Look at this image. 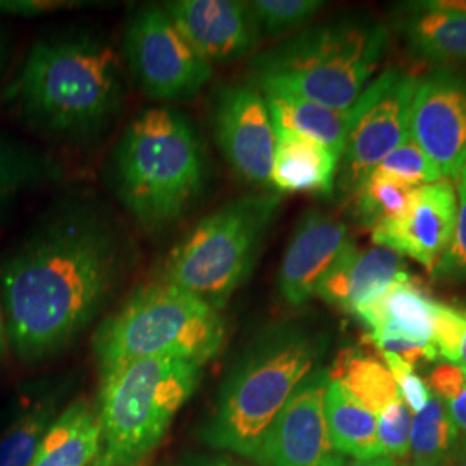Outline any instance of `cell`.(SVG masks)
<instances>
[{
    "label": "cell",
    "instance_id": "obj_1",
    "mask_svg": "<svg viewBox=\"0 0 466 466\" xmlns=\"http://www.w3.org/2000/svg\"><path fill=\"white\" fill-rule=\"evenodd\" d=\"M132 263L116 221L75 199L36 227L0 268L9 346L26 363L66 350L113 298Z\"/></svg>",
    "mask_w": 466,
    "mask_h": 466
},
{
    "label": "cell",
    "instance_id": "obj_2",
    "mask_svg": "<svg viewBox=\"0 0 466 466\" xmlns=\"http://www.w3.org/2000/svg\"><path fill=\"white\" fill-rule=\"evenodd\" d=\"M15 90L23 115L36 128L65 138L90 137L123 104L121 57L90 32L44 38L28 52Z\"/></svg>",
    "mask_w": 466,
    "mask_h": 466
},
{
    "label": "cell",
    "instance_id": "obj_3",
    "mask_svg": "<svg viewBox=\"0 0 466 466\" xmlns=\"http://www.w3.org/2000/svg\"><path fill=\"white\" fill-rule=\"evenodd\" d=\"M327 342L300 323H277L258 333L225 377L200 441L254 460L287 400L319 367Z\"/></svg>",
    "mask_w": 466,
    "mask_h": 466
},
{
    "label": "cell",
    "instance_id": "obj_4",
    "mask_svg": "<svg viewBox=\"0 0 466 466\" xmlns=\"http://www.w3.org/2000/svg\"><path fill=\"white\" fill-rule=\"evenodd\" d=\"M111 173L117 199L147 232L182 219L208 178L196 128L171 107H149L135 117L117 142Z\"/></svg>",
    "mask_w": 466,
    "mask_h": 466
},
{
    "label": "cell",
    "instance_id": "obj_5",
    "mask_svg": "<svg viewBox=\"0 0 466 466\" xmlns=\"http://www.w3.org/2000/svg\"><path fill=\"white\" fill-rule=\"evenodd\" d=\"M387 28L371 19L311 26L252 57L250 85L348 111L367 90L387 46Z\"/></svg>",
    "mask_w": 466,
    "mask_h": 466
},
{
    "label": "cell",
    "instance_id": "obj_6",
    "mask_svg": "<svg viewBox=\"0 0 466 466\" xmlns=\"http://www.w3.org/2000/svg\"><path fill=\"white\" fill-rule=\"evenodd\" d=\"M225 319L208 302L165 282L138 287L92 337L100 377L127 363L175 358L199 367L213 361L225 344Z\"/></svg>",
    "mask_w": 466,
    "mask_h": 466
},
{
    "label": "cell",
    "instance_id": "obj_7",
    "mask_svg": "<svg viewBox=\"0 0 466 466\" xmlns=\"http://www.w3.org/2000/svg\"><path fill=\"white\" fill-rule=\"evenodd\" d=\"M202 370L184 360L152 358L102 375L96 404L102 451L94 466L140 465L198 390Z\"/></svg>",
    "mask_w": 466,
    "mask_h": 466
},
{
    "label": "cell",
    "instance_id": "obj_8",
    "mask_svg": "<svg viewBox=\"0 0 466 466\" xmlns=\"http://www.w3.org/2000/svg\"><path fill=\"white\" fill-rule=\"evenodd\" d=\"M279 208L280 194L269 192L223 204L169 250L161 280L221 311L249 279Z\"/></svg>",
    "mask_w": 466,
    "mask_h": 466
},
{
    "label": "cell",
    "instance_id": "obj_9",
    "mask_svg": "<svg viewBox=\"0 0 466 466\" xmlns=\"http://www.w3.org/2000/svg\"><path fill=\"white\" fill-rule=\"evenodd\" d=\"M123 54L135 84L150 99L194 97L213 76V65L190 46L165 5H146L130 17Z\"/></svg>",
    "mask_w": 466,
    "mask_h": 466
},
{
    "label": "cell",
    "instance_id": "obj_10",
    "mask_svg": "<svg viewBox=\"0 0 466 466\" xmlns=\"http://www.w3.org/2000/svg\"><path fill=\"white\" fill-rule=\"evenodd\" d=\"M418 80L390 67L352 106V123L339 163V190L352 196L368 175L410 137Z\"/></svg>",
    "mask_w": 466,
    "mask_h": 466
},
{
    "label": "cell",
    "instance_id": "obj_11",
    "mask_svg": "<svg viewBox=\"0 0 466 466\" xmlns=\"http://www.w3.org/2000/svg\"><path fill=\"white\" fill-rule=\"evenodd\" d=\"M211 127L218 149L248 184L269 187L275 125L265 96L250 84L219 86L211 100Z\"/></svg>",
    "mask_w": 466,
    "mask_h": 466
},
{
    "label": "cell",
    "instance_id": "obj_12",
    "mask_svg": "<svg viewBox=\"0 0 466 466\" xmlns=\"http://www.w3.org/2000/svg\"><path fill=\"white\" fill-rule=\"evenodd\" d=\"M329 368L313 370L269 427L254 461L259 466H342L346 458L333 448L325 396Z\"/></svg>",
    "mask_w": 466,
    "mask_h": 466
},
{
    "label": "cell",
    "instance_id": "obj_13",
    "mask_svg": "<svg viewBox=\"0 0 466 466\" xmlns=\"http://www.w3.org/2000/svg\"><path fill=\"white\" fill-rule=\"evenodd\" d=\"M410 132L442 177L461 173L466 165V73L439 67L418 82Z\"/></svg>",
    "mask_w": 466,
    "mask_h": 466
},
{
    "label": "cell",
    "instance_id": "obj_14",
    "mask_svg": "<svg viewBox=\"0 0 466 466\" xmlns=\"http://www.w3.org/2000/svg\"><path fill=\"white\" fill-rule=\"evenodd\" d=\"M167 15L190 46L209 63H232L258 47L261 32L249 2L175 0Z\"/></svg>",
    "mask_w": 466,
    "mask_h": 466
},
{
    "label": "cell",
    "instance_id": "obj_15",
    "mask_svg": "<svg viewBox=\"0 0 466 466\" xmlns=\"http://www.w3.org/2000/svg\"><path fill=\"white\" fill-rule=\"evenodd\" d=\"M458 198L450 180L420 185L410 215L400 221L382 223L371 230L377 246L410 256L432 269L450 246L456 225Z\"/></svg>",
    "mask_w": 466,
    "mask_h": 466
},
{
    "label": "cell",
    "instance_id": "obj_16",
    "mask_svg": "<svg viewBox=\"0 0 466 466\" xmlns=\"http://www.w3.org/2000/svg\"><path fill=\"white\" fill-rule=\"evenodd\" d=\"M348 227L323 211H306L283 254L279 290L290 306H302L311 298L321 277L350 242Z\"/></svg>",
    "mask_w": 466,
    "mask_h": 466
},
{
    "label": "cell",
    "instance_id": "obj_17",
    "mask_svg": "<svg viewBox=\"0 0 466 466\" xmlns=\"http://www.w3.org/2000/svg\"><path fill=\"white\" fill-rule=\"evenodd\" d=\"M408 275L398 252L380 246L361 250L350 240L318 282L315 296L356 317Z\"/></svg>",
    "mask_w": 466,
    "mask_h": 466
},
{
    "label": "cell",
    "instance_id": "obj_18",
    "mask_svg": "<svg viewBox=\"0 0 466 466\" xmlns=\"http://www.w3.org/2000/svg\"><path fill=\"white\" fill-rule=\"evenodd\" d=\"M435 302L423 285L408 275L356 317L371 329V342L408 340L432 344Z\"/></svg>",
    "mask_w": 466,
    "mask_h": 466
},
{
    "label": "cell",
    "instance_id": "obj_19",
    "mask_svg": "<svg viewBox=\"0 0 466 466\" xmlns=\"http://www.w3.org/2000/svg\"><path fill=\"white\" fill-rule=\"evenodd\" d=\"M340 157L304 135L275 127V154L269 187L279 194H330Z\"/></svg>",
    "mask_w": 466,
    "mask_h": 466
},
{
    "label": "cell",
    "instance_id": "obj_20",
    "mask_svg": "<svg viewBox=\"0 0 466 466\" xmlns=\"http://www.w3.org/2000/svg\"><path fill=\"white\" fill-rule=\"evenodd\" d=\"M102 451L97 410L88 400L69 402L54 421L30 466H94Z\"/></svg>",
    "mask_w": 466,
    "mask_h": 466
},
{
    "label": "cell",
    "instance_id": "obj_21",
    "mask_svg": "<svg viewBox=\"0 0 466 466\" xmlns=\"http://www.w3.org/2000/svg\"><path fill=\"white\" fill-rule=\"evenodd\" d=\"M400 30L411 54L432 63H466V11H435L423 2L404 7Z\"/></svg>",
    "mask_w": 466,
    "mask_h": 466
},
{
    "label": "cell",
    "instance_id": "obj_22",
    "mask_svg": "<svg viewBox=\"0 0 466 466\" xmlns=\"http://www.w3.org/2000/svg\"><path fill=\"white\" fill-rule=\"evenodd\" d=\"M65 390L46 389L21 400L0 433V466H30L35 454L61 415Z\"/></svg>",
    "mask_w": 466,
    "mask_h": 466
},
{
    "label": "cell",
    "instance_id": "obj_23",
    "mask_svg": "<svg viewBox=\"0 0 466 466\" xmlns=\"http://www.w3.org/2000/svg\"><path fill=\"white\" fill-rule=\"evenodd\" d=\"M325 417L333 448L344 458L368 461L385 456L377 435V417L333 380L325 396Z\"/></svg>",
    "mask_w": 466,
    "mask_h": 466
},
{
    "label": "cell",
    "instance_id": "obj_24",
    "mask_svg": "<svg viewBox=\"0 0 466 466\" xmlns=\"http://www.w3.org/2000/svg\"><path fill=\"white\" fill-rule=\"evenodd\" d=\"M265 99L277 128L317 140L342 157L352 123V107L337 111L287 94H267Z\"/></svg>",
    "mask_w": 466,
    "mask_h": 466
},
{
    "label": "cell",
    "instance_id": "obj_25",
    "mask_svg": "<svg viewBox=\"0 0 466 466\" xmlns=\"http://www.w3.org/2000/svg\"><path fill=\"white\" fill-rule=\"evenodd\" d=\"M329 373L330 380L340 383L375 417L390 402L400 400L390 370L363 350H340L332 368H329Z\"/></svg>",
    "mask_w": 466,
    "mask_h": 466
},
{
    "label": "cell",
    "instance_id": "obj_26",
    "mask_svg": "<svg viewBox=\"0 0 466 466\" xmlns=\"http://www.w3.org/2000/svg\"><path fill=\"white\" fill-rule=\"evenodd\" d=\"M59 175L50 157L0 135V215L23 196Z\"/></svg>",
    "mask_w": 466,
    "mask_h": 466
},
{
    "label": "cell",
    "instance_id": "obj_27",
    "mask_svg": "<svg viewBox=\"0 0 466 466\" xmlns=\"http://www.w3.org/2000/svg\"><path fill=\"white\" fill-rule=\"evenodd\" d=\"M418 188L379 173H370L350 196L356 218L371 230L382 223L400 221L413 209Z\"/></svg>",
    "mask_w": 466,
    "mask_h": 466
},
{
    "label": "cell",
    "instance_id": "obj_28",
    "mask_svg": "<svg viewBox=\"0 0 466 466\" xmlns=\"http://www.w3.org/2000/svg\"><path fill=\"white\" fill-rule=\"evenodd\" d=\"M410 448L415 461L444 463L448 458L452 460L456 450V429L448 406L441 398L431 396L429 402L413 418Z\"/></svg>",
    "mask_w": 466,
    "mask_h": 466
},
{
    "label": "cell",
    "instance_id": "obj_29",
    "mask_svg": "<svg viewBox=\"0 0 466 466\" xmlns=\"http://www.w3.org/2000/svg\"><path fill=\"white\" fill-rule=\"evenodd\" d=\"M250 11L261 35L289 34L317 16L323 7L319 0H254Z\"/></svg>",
    "mask_w": 466,
    "mask_h": 466
},
{
    "label": "cell",
    "instance_id": "obj_30",
    "mask_svg": "<svg viewBox=\"0 0 466 466\" xmlns=\"http://www.w3.org/2000/svg\"><path fill=\"white\" fill-rule=\"evenodd\" d=\"M371 173H379L413 187L433 184L442 178L441 171L429 159V156L418 147L411 137L398 149L392 150Z\"/></svg>",
    "mask_w": 466,
    "mask_h": 466
},
{
    "label": "cell",
    "instance_id": "obj_31",
    "mask_svg": "<svg viewBox=\"0 0 466 466\" xmlns=\"http://www.w3.org/2000/svg\"><path fill=\"white\" fill-rule=\"evenodd\" d=\"M433 279L466 282V185H458V213L450 246L431 269Z\"/></svg>",
    "mask_w": 466,
    "mask_h": 466
},
{
    "label": "cell",
    "instance_id": "obj_32",
    "mask_svg": "<svg viewBox=\"0 0 466 466\" xmlns=\"http://www.w3.org/2000/svg\"><path fill=\"white\" fill-rule=\"evenodd\" d=\"M413 420L402 400L390 402L377 415V435L383 454L389 458H404L410 452Z\"/></svg>",
    "mask_w": 466,
    "mask_h": 466
},
{
    "label": "cell",
    "instance_id": "obj_33",
    "mask_svg": "<svg viewBox=\"0 0 466 466\" xmlns=\"http://www.w3.org/2000/svg\"><path fill=\"white\" fill-rule=\"evenodd\" d=\"M465 335L466 311H460L444 302H435L432 344L439 358L458 365Z\"/></svg>",
    "mask_w": 466,
    "mask_h": 466
},
{
    "label": "cell",
    "instance_id": "obj_34",
    "mask_svg": "<svg viewBox=\"0 0 466 466\" xmlns=\"http://www.w3.org/2000/svg\"><path fill=\"white\" fill-rule=\"evenodd\" d=\"M382 356L387 361V368L392 373L400 400L408 408L418 413L432 396L429 385L418 377L415 368L400 360V356L390 352H382Z\"/></svg>",
    "mask_w": 466,
    "mask_h": 466
},
{
    "label": "cell",
    "instance_id": "obj_35",
    "mask_svg": "<svg viewBox=\"0 0 466 466\" xmlns=\"http://www.w3.org/2000/svg\"><path fill=\"white\" fill-rule=\"evenodd\" d=\"M84 5H92V2L82 0H0V13L16 15V16H40L52 15L59 11L82 9Z\"/></svg>",
    "mask_w": 466,
    "mask_h": 466
},
{
    "label": "cell",
    "instance_id": "obj_36",
    "mask_svg": "<svg viewBox=\"0 0 466 466\" xmlns=\"http://www.w3.org/2000/svg\"><path fill=\"white\" fill-rule=\"evenodd\" d=\"M429 383L432 387L433 396L441 398L444 402H450L458 398L466 387L463 368L452 363H442L431 371Z\"/></svg>",
    "mask_w": 466,
    "mask_h": 466
},
{
    "label": "cell",
    "instance_id": "obj_37",
    "mask_svg": "<svg viewBox=\"0 0 466 466\" xmlns=\"http://www.w3.org/2000/svg\"><path fill=\"white\" fill-rule=\"evenodd\" d=\"M446 406L456 429V450L452 460H458L466 454V387L458 398L446 402Z\"/></svg>",
    "mask_w": 466,
    "mask_h": 466
},
{
    "label": "cell",
    "instance_id": "obj_38",
    "mask_svg": "<svg viewBox=\"0 0 466 466\" xmlns=\"http://www.w3.org/2000/svg\"><path fill=\"white\" fill-rule=\"evenodd\" d=\"M190 466H249L242 465L238 461H235L228 456H209V458H200L198 461H194Z\"/></svg>",
    "mask_w": 466,
    "mask_h": 466
},
{
    "label": "cell",
    "instance_id": "obj_39",
    "mask_svg": "<svg viewBox=\"0 0 466 466\" xmlns=\"http://www.w3.org/2000/svg\"><path fill=\"white\" fill-rule=\"evenodd\" d=\"M342 466H400L392 458L389 456H380V458H373L368 461H358V460H350V461H344Z\"/></svg>",
    "mask_w": 466,
    "mask_h": 466
},
{
    "label": "cell",
    "instance_id": "obj_40",
    "mask_svg": "<svg viewBox=\"0 0 466 466\" xmlns=\"http://www.w3.org/2000/svg\"><path fill=\"white\" fill-rule=\"evenodd\" d=\"M7 348H9V339H7V327H5L4 308H2V300H0V360L7 352Z\"/></svg>",
    "mask_w": 466,
    "mask_h": 466
},
{
    "label": "cell",
    "instance_id": "obj_41",
    "mask_svg": "<svg viewBox=\"0 0 466 466\" xmlns=\"http://www.w3.org/2000/svg\"><path fill=\"white\" fill-rule=\"evenodd\" d=\"M460 367H465L466 365V335L463 339V346H461V352H460Z\"/></svg>",
    "mask_w": 466,
    "mask_h": 466
},
{
    "label": "cell",
    "instance_id": "obj_42",
    "mask_svg": "<svg viewBox=\"0 0 466 466\" xmlns=\"http://www.w3.org/2000/svg\"><path fill=\"white\" fill-rule=\"evenodd\" d=\"M4 56H5V47H4V38H2V34H0V69H2V65H4Z\"/></svg>",
    "mask_w": 466,
    "mask_h": 466
},
{
    "label": "cell",
    "instance_id": "obj_43",
    "mask_svg": "<svg viewBox=\"0 0 466 466\" xmlns=\"http://www.w3.org/2000/svg\"><path fill=\"white\" fill-rule=\"evenodd\" d=\"M411 466H444V463H429V461H415Z\"/></svg>",
    "mask_w": 466,
    "mask_h": 466
},
{
    "label": "cell",
    "instance_id": "obj_44",
    "mask_svg": "<svg viewBox=\"0 0 466 466\" xmlns=\"http://www.w3.org/2000/svg\"><path fill=\"white\" fill-rule=\"evenodd\" d=\"M454 466H466V454L465 456H461V458H458V460H454Z\"/></svg>",
    "mask_w": 466,
    "mask_h": 466
},
{
    "label": "cell",
    "instance_id": "obj_45",
    "mask_svg": "<svg viewBox=\"0 0 466 466\" xmlns=\"http://www.w3.org/2000/svg\"><path fill=\"white\" fill-rule=\"evenodd\" d=\"M460 182H463L466 185V165L463 169H461V173H460Z\"/></svg>",
    "mask_w": 466,
    "mask_h": 466
},
{
    "label": "cell",
    "instance_id": "obj_46",
    "mask_svg": "<svg viewBox=\"0 0 466 466\" xmlns=\"http://www.w3.org/2000/svg\"><path fill=\"white\" fill-rule=\"evenodd\" d=\"M461 368H463V373H465V379H466V365H465V367H461Z\"/></svg>",
    "mask_w": 466,
    "mask_h": 466
},
{
    "label": "cell",
    "instance_id": "obj_47",
    "mask_svg": "<svg viewBox=\"0 0 466 466\" xmlns=\"http://www.w3.org/2000/svg\"><path fill=\"white\" fill-rule=\"evenodd\" d=\"M128 466H140V465H128Z\"/></svg>",
    "mask_w": 466,
    "mask_h": 466
}]
</instances>
